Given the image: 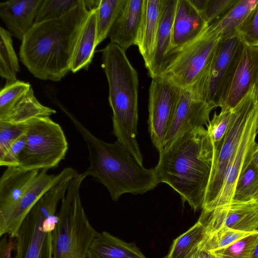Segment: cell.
Wrapping results in <instances>:
<instances>
[{"instance_id":"obj_40","label":"cell","mask_w":258,"mask_h":258,"mask_svg":"<svg viewBox=\"0 0 258 258\" xmlns=\"http://www.w3.org/2000/svg\"><path fill=\"white\" fill-rule=\"evenodd\" d=\"M191 258H216L211 252L206 250H199Z\"/></svg>"},{"instance_id":"obj_28","label":"cell","mask_w":258,"mask_h":258,"mask_svg":"<svg viewBox=\"0 0 258 258\" xmlns=\"http://www.w3.org/2000/svg\"><path fill=\"white\" fill-rule=\"evenodd\" d=\"M205 232L204 224L197 222L173 242L167 258H191L199 250Z\"/></svg>"},{"instance_id":"obj_25","label":"cell","mask_w":258,"mask_h":258,"mask_svg":"<svg viewBox=\"0 0 258 258\" xmlns=\"http://www.w3.org/2000/svg\"><path fill=\"white\" fill-rule=\"evenodd\" d=\"M96 12L97 8L90 11L79 38L71 65L74 73L88 70L92 60L96 47Z\"/></svg>"},{"instance_id":"obj_42","label":"cell","mask_w":258,"mask_h":258,"mask_svg":"<svg viewBox=\"0 0 258 258\" xmlns=\"http://www.w3.org/2000/svg\"><path fill=\"white\" fill-rule=\"evenodd\" d=\"M255 92H256V101L258 104V81L257 82L256 84L255 85ZM256 133H257V134L258 133V119H257V125H256Z\"/></svg>"},{"instance_id":"obj_33","label":"cell","mask_w":258,"mask_h":258,"mask_svg":"<svg viewBox=\"0 0 258 258\" xmlns=\"http://www.w3.org/2000/svg\"><path fill=\"white\" fill-rule=\"evenodd\" d=\"M258 242V232L220 249L211 251L216 258H252Z\"/></svg>"},{"instance_id":"obj_29","label":"cell","mask_w":258,"mask_h":258,"mask_svg":"<svg viewBox=\"0 0 258 258\" xmlns=\"http://www.w3.org/2000/svg\"><path fill=\"white\" fill-rule=\"evenodd\" d=\"M20 72L19 60L14 50L12 34L0 27V75L9 84L17 81Z\"/></svg>"},{"instance_id":"obj_19","label":"cell","mask_w":258,"mask_h":258,"mask_svg":"<svg viewBox=\"0 0 258 258\" xmlns=\"http://www.w3.org/2000/svg\"><path fill=\"white\" fill-rule=\"evenodd\" d=\"M42 0H11L0 3V17L21 42L32 27Z\"/></svg>"},{"instance_id":"obj_7","label":"cell","mask_w":258,"mask_h":258,"mask_svg":"<svg viewBox=\"0 0 258 258\" xmlns=\"http://www.w3.org/2000/svg\"><path fill=\"white\" fill-rule=\"evenodd\" d=\"M68 183L60 180L45 192L29 211L16 238L15 258H52L53 232L58 204Z\"/></svg>"},{"instance_id":"obj_41","label":"cell","mask_w":258,"mask_h":258,"mask_svg":"<svg viewBox=\"0 0 258 258\" xmlns=\"http://www.w3.org/2000/svg\"><path fill=\"white\" fill-rule=\"evenodd\" d=\"M251 161L258 167V144L256 143L254 150Z\"/></svg>"},{"instance_id":"obj_21","label":"cell","mask_w":258,"mask_h":258,"mask_svg":"<svg viewBox=\"0 0 258 258\" xmlns=\"http://www.w3.org/2000/svg\"><path fill=\"white\" fill-rule=\"evenodd\" d=\"M178 0H160L158 29L153 59L148 70L152 79L160 74L171 45L173 21Z\"/></svg>"},{"instance_id":"obj_22","label":"cell","mask_w":258,"mask_h":258,"mask_svg":"<svg viewBox=\"0 0 258 258\" xmlns=\"http://www.w3.org/2000/svg\"><path fill=\"white\" fill-rule=\"evenodd\" d=\"M87 258H147L135 243H127L107 232L99 233Z\"/></svg>"},{"instance_id":"obj_34","label":"cell","mask_w":258,"mask_h":258,"mask_svg":"<svg viewBox=\"0 0 258 258\" xmlns=\"http://www.w3.org/2000/svg\"><path fill=\"white\" fill-rule=\"evenodd\" d=\"M232 112L233 108L221 109L219 113L215 112L212 119L206 126L213 143L214 154L220 148L228 130Z\"/></svg>"},{"instance_id":"obj_27","label":"cell","mask_w":258,"mask_h":258,"mask_svg":"<svg viewBox=\"0 0 258 258\" xmlns=\"http://www.w3.org/2000/svg\"><path fill=\"white\" fill-rule=\"evenodd\" d=\"M127 0H100L96 12V46L108 36L110 30Z\"/></svg>"},{"instance_id":"obj_30","label":"cell","mask_w":258,"mask_h":258,"mask_svg":"<svg viewBox=\"0 0 258 258\" xmlns=\"http://www.w3.org/2000/svg\"><path fill=\"white\" fill-rule=\"evenodd\" d=\"M257 232H245L222 227L212 232L204 233L199 245V250L209 252L219 250Z\"/></svg>"},{"instance_id":"obj_14","label":"cell","mask_w":258,"mask_h":258,"mask_svg":"<svg viewBox=\"0 0 258 258\" xmlns=\"http://www.w3.org/2000/svg\"><path fill=\"white\" fill-rule=\"evenodd\" d=\"M67 167L59 173L50 174L47 169L40 170L36 179L20 200L5 212L0 214V236L8 235L16 238L23 220L37 201L56 184L67 171Z\"/></svg>"},{"instance_id":"obj_8","label":"cell","mask_w":258,"mask_h":258,"mask_svg":"<svg viewBox=\"0 0 258 258\" xmlns=\"http://www.w3.org/2000/svg\"><path fill=\"white\" fill-rule=\"evenodd\" d=\"M26 141L19 166L26 169H49L65 158L68 143L60 125L50 117L35 118L27 123Z\"/></svg>"},{"instance_id":"obj_31","label":"cell","mask_w":258,"mask_h":258,"mask_svg":"<svg viewBox=\"0 0 258 258\" xmlns=\"http://www.w3.org/2000/svg\"><path fill=\"white\" fill-rule=\"evenodd\" d=\"M257 191L258 167L251 161L236 183L232 201L247 202L253 200Z\"/></svg>"},{"instance_id":"obj_38","label":"cell","mask_w":258,"mask_h":258,"mask_svg":"<svg viewBox=\"0 0 258 258\" xmlns=\"http://www.w3.org/2000/svg\"><path fill=\"white\" fill-rule=\"evenodd\" d=\"M238 34L244 42L258 45V3L242 24Z\"/></svg>"},{"instance_id":"obj_39","label":"cell","mask_w":258,"mask_h":258,"mask_svg":"<svg viewBox=\"0 0 258 258\" xmlns=\"http://www.w3.org/2000/svg\"><path fill=\"white\" fill-rule=\"evenodd\" d=\"M26 141L25 133L10 147L9 150L0 156V165L7 167L19 166V158Z\"/></svg>"},{"instance_id":"obj_4","label":"cell","mask_w":258,"mask_h":258,"mask_svg":"<svg viewBox=\"0 0 258 258\" xmlns=\"http://www.w3.org/2000/svg\"><path fill=\"white\" fill-rule=\"evenodd\" d=\"M101 51L102 67L107 79L108 100L113 112V134L131 155L143 164V157L136 138L138 73L125 51L118 45L110 42Z\"/></svg>"},{"instance_id":"obj_36","label":"cell","mask_w":258,"mask_h":258,"mask_svg":"<svg viewBox=\"0 0 258 258\" xmlns=\"http://www.w3.org/2000/svg\"><path fill=\"white\" fill-rule=\"evenodd\" d=\"M238 0H206L200 13L208 25L221 19Z\"/></svg>"},{"instance_id":"obj_44","label":"cell","mask_w":258,"mask_h":258,"mask_svg":"<svg viewBox=\"0 0 258 258\" xmlns=\"http://www.w3.org/2000/svg\"><path fill=\"white\" fill-rule=\"evenodd\" d=\"M253 200H254V201L258 203V191L254 196Z\"/></svg>"},{"instance_id":"obj_16","label":"cell","mask_w":258,"mask_h":258,"mask_svg":"<svg viewBox=\"0 0 258 258\" xmlns=\"http://www.w3.org/2000/svg\"><path fill=\"white\" fill-rule=\"evenodd\" d=\"M241 42L239 35L222 38L216 51L205 91L207 101L216 108L220 102L226 82Z\"/></svg>"},{"instance_id":"obj_11","label":"cell","mask_w":258,"mask_h":258,"mask_svg":"<svg viewBox=\"0 0 258 258\" xmlns=\"http://www.w3.org/2000/svg\"><path fill=\"white\" fill-rule=\"evenodd\" d=\"M258 81V45L241 39L220 102L221 109L234 108Z\"/></svg>"},{"instance_id":"obj_17","label":"cell","mask_w":258,"mask_h":258,"mask_svg":"<svg viewBox=\"0 0 258 258\" xmlns=\"http://www.w3.org/2000/svg\"><path fill=\"white\" fill-rule=\"evenodd\" d=\"M146 0H127L108 34L110 42L124 50L139 45L144 18Z\"/></svg>"},{"instance_id":"obj_20","label":"cell","mask_w":258,"mask_h":258,"mask_svg":"<svg viewBox=\"0 0 258 258\" xmlns=\"http://www.w3.org/2000/svg\"><path fill=\"white\" fill-rule=\"evenodd\" d=\"M40 170L7 167L0 178V214L14 205L37 177Z\"/></svg>"},{"instance_id":"obj_23","label":"cell","mask_w":258,"mask_h":258,"mask_svg":"<svg viewBox=\"0 0 258 258\" xmlns=\"http://www.w3.org/2000/svg\"><path fill=\"white\" fill-rule=\"evenodd\" d=\"M55 113V110L38 101L31 88L9 110L0 115V122L24 124L35 118L49 117Z\"/></svg>"},{"instance_id":"obj_12","label":"cell","mask_w":258,"mask_h":258,"mask_svg":"<svg viewBox=\"0 0 258 258\" xmlns=\"http://www.w3.org/2000/svg\"><path fill=\"white\" fill-rule=\"evenodd\" d=\"M257 119L258 104L256 98L255 104L248 118L238 146L227 166L220 190L210 208L204 211H212L232 202L236 183L251 161L256 144Z\"/></svg>"},{"instance_id":"obj_43","label":"cell","mask_w":258,"mask_h":258,"mask_svg":"<svg viewBox=\"0 0 258 258\" xmlns=\"http://www.w3.org/2000/svg\"><path fill=\"white\" fill-rule=\"evenodd\" d=\"M252 258H258V242L254 248Z\"/></svg>"},{"instance_id":"obj_6","label":"cell","mask_w":258,"mask_h":258,"mask_svg":"<svg viewBox=\"0 0 258 258\" xmlns=\"http://www.w3.org/2000/svg\"><path fill=\"white\" fill-rule=\"evenodd\" d=\"M222 38L219 32L208 26L195 40L166 57L159 75L182 89L191 88L205 99L211 67Z\"/></svg>"},{"instance_id":"obj_24","label":"cell","mask_w":258,"mask_h":258,"mask_svg":"<svg viewBox=\"0 0 258 258\" xmlns=\"http://www.w3.org/2000/svg\"><path fill=\"white\" fill-rule=\"evenodd\" d=\"M145 11L138 47L146 69L151 66L154 52L160 13V0H146Z\"/></svg>"},{"instance_id":"obj_15","label":"cell","mask_w":258,"mask_h":258,"mask_svg":"<svg viewBox=\"0 0 258 258\" xmlns=\"http://www.w3.org/2000/svg\"><path fill=\"white\" fill-rule=\"evenodd\" d=\"M214 109V107L191 88L182 89L162 150L186 131L196 127L207 126L210 120V113Z\"/></svg>"},{"instance_id":"obj_18","label":"cell","mask_w":258,"mask_h":258,"mask_svg":"<svg viewBox=\"0 0 258 258\" xmlns=\"http://www.w3.org/2000/svg\"><path fill=\"white\" fill-rule=\"evenodd\" d=\"M208 26L189 0H178L172 27L171 49L167 56L195 40Z\"/></svg>"},{"instance_id":"obj_2","label":"cell","mask_w":258,"mask_h":258,"mask_svg":"<svg viewBox=\"0 0 258 258\" xmlns=\"http://www.w3.org/2000/svg\"><path fill=\"white\" fill-rule=\"evenodd\" d=\"M213 145L204 126L180 135L159 152L154 168L159 183L168 184L194 211L202 209L212 171Z\"/></svg>"},{"instance_id":"obj_35","label":"cell","mask_w":258,"mask_h":258,"mask_svg":"<svg viewBox=\"0 0 258 258\" xmlns=\"http://www.w3.org/2000/svg\"><path fill=\"white\" fill-rule=\"evenodd\" d=\"M31 88L29 83L18 80L6 84L0 92V115L9 110Z\"/></svg>"},{"instance_id":"obj_10","label":"cell","mask_w":258,"mask_h":258,"mask_svg":"<svg viewBox=\"0 0 258 258\" xmlns=\"http://www.w3.org/2000/svg\"><path fill=\"white\" fill-rule=\"evenodd\" d=\"M181 90L164 76L152 79L149 90V131L152 143L159 152L162 150Z\"/></svg>"},{"instance_id":"obj_26","label":"cell","mask_w":258,"mask_h":258,"mask_svg":"<svg viewBox=\"0 0 258 258\" xmlns=\"http://www.w3.org/2000/svg\"><path fill=\"white\" fill-rule=\"evenodd\" d=\"M258 0H238L227 13L210 25L222 36V38L238 35V32Z\"/></svg>"},{"instance_id":"obj_3","label":"cell","mask_w":258,"mask_h":258,"mask_svg":"<svg viewBox=\"0 0 258 258\" xmlns=\"http://www.w3.org/2000/svg\"><path fill=\"white\" fill-rule=\"evenodd\" d=\"M67 114L88 149L89 166L83 173L104 185L113 201L125 193L143 195L159 183L154 168H145L118 141L109 143L98 139L73 115Z\"/></svg>"},{"instance_id":"obj_5","label":"cell","mask_w":258,"mask_h":258,"mask_svg":"<svg viewBox=\"0 0 258 258\" xmlns=\"http://www.w3.org/2000/svg\"><path fill=\"white\" fill-rule=\"evenodd\" d=\"M86 177L83 173L75 176L61 200L53 232L52 258H87L99 233L89 222L82 204L80 189Z\"/></svg>"},{"instance_id":"obj_37","label":"cell","mask_w":258,"mask_h":258,"mask_svg":"<svg viewBox=\"0 0 258 258\" xmlns=\"http://www.w3.org/2000/svg\"><path fill=\"white\" fill-rule=\"evenodd\" d=\"M27 123L12 124L0 122V156L4 155L16 141L25 134Z\"/></svg>"},{"instance_id":"obj_9","label":"cell","mask_w":258,"mask_h":258,"mask_svg":"<svg viewBox=\"0 0 258 258\" xmlns=\"http://www.w3.org/2000/svg\"><path fill=\"white\" fill-rule=\"evenodd\" d=\"M255 103L254 85L233 108L228 130L220 148L214 154L212 171L202 210H208L217 197L223 181L227 166L238 146Z\"/></svg>"},{"instance_id":"obj_13","label":"cell","mask_w":258,"mask_h":258,"mask_svg":"<svg viewBox=\"0 0 258 258\" xmlns=\"http://www.w3.org/2000/svg\"><path fill=\"white\" fill-rule=\"evenodd\" d=\"M199 220L204 225L205 234L222 227L255 232L258 231V203L254 200L247 202L232 201L212 211L202 210Z\"/></svg>"},{"instance_id":"obj_1","label":"cell","mask_w":258,"mask_h":258,"mask_svg":"<svg viewBox=\"0 0 258 258\" xmlns=\"http://www.w3.org/2000/svg\"><path fill=\"white\" fill-rule=\"evenodd\" d=\"M89 12L83 0L60 18L34 24L22 41L19 56L34 77L57 82L71 71L75 50Z\"/></svg>"},{"instance_id":"obj_32","label":"cell","mask_w":258,"mask_h":258,"mask_svg":"<svg viewBox=\"0 0 258 258\" xmlns=\"http://www.w3.org/2000/svg\"><path fill=\"white\" fill-rule=\"evenodd\" d=\"M83 0H42L34 24L60 18L79 6Z\"/></svg>"}]
</instances>
